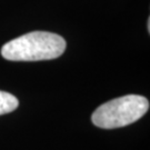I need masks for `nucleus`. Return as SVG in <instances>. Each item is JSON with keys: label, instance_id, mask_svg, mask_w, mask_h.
<instances>
[{"label": "nucleus", "instance_id": "obj_2", "mask_svg": "<svg viewBox=\"0 0 150 150\" xmlns=\"http://www.w3.org/2000/svg\"><path fill=\"white\" fill-rule=\"evenodd\" d=\"M149 109L148 99L139 95H127L105 102L91 116L92 123L102 129L125 127L139 120Z\"/></svg>", "mask_w": 150, "mask_h": 150}, {"label": "nucleus", "instance_id": "obj_1", "mask_svg": "<svg viewBox=\"0 0 150 150\" xmlns=\"http://www.w3.org/2000/svg\"><path fill=\"white\" fill-rule=\"evenodd\" d=\"M66 50V40L52 32L32 31L10 40L1 48V54L11 61H39L60 57Z\"/></svg>", "mask_w": 150, "mask_h": 150}, {"label": "nucleus", "instance_id": "obj_3", "mask_svg": "<svg viewBox=\"0 0 150 150\" xmlns=\"http://www.w3.org/2000/svg\"><path fill=\"white\" fill-rule=\"evenodd\" d=\"M19 105V101L13 95L0 90V116L13 111Z\"/></svg>", "mask_w": 150, "mask_h": 150}]
</instances>
